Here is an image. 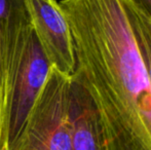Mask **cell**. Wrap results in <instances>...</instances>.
Segmentation results:
<instances>
[{
    "instance_id": "cell-1",
    "label": "cell",
    "mask_w": 151,
    "mask_h": 150,
    "mask_svg": "<svg viewBox=\"0 0 151 150\" xmlns=\"http://www.w3.org/2000/svg\"><path fill=\"white\" fill-rule=\"evenodd\" d=\"M105 150H151V86L123 0L59 1Z\"/></svg>"
},
{
    "instance_id": "cell-2",
    "label": "cell",
    "mask_w": 151,
    "mask_h": 150,
    "mask_svg": "<svg viewBox=\"0 0 151 150\" xmlns=\"http://www.w3.org/2000/svg\"><path fill=\"white\" fill-rule=\"evenodd\" d=\"M69 85L70 76L52 67L24 130L9 150H72Z\"/></svg>"
},
{
    "instance_id": "cell-3",
    "label": "cell",
    "mask_w": 151,
    "mask_h": 150,
    "mask_svg": "<svg viewBox=\"0 0 151 150\" xmlns=\"http://www.w3.org/2000/svg\"><path fill=\"white\" fill-rule=\"evenodd\" d=\"M52 65L31 31L8 90L0 119V150H9L20 137L43 88Z\"/></svg>"
},
{
    "instance_id": "cell-4",
    "label": "cell",
    "mask_w": 151,
    "mask_h": 150,
    "mask_svg": "<svg viewBox=\"0 0 151 150\" xmlns=\"http://www.w3.org/2000/svg\"><path fill=\"white\" fill-rule=\"evenodd\" d=\"M34 33L52 68L71 76L76 61L70 27L57 0H27Z\"/></svg>"
},
{
    "instance_id": "cell-5",
    "label": "cell",
    "mask_w": 151,
    "mask_h": 150,
    "mask_svg": "<svg viewBox=\"0 0 151 150\" xmlns=\"http://www.w3.org/2000/svg\"><path fill=\"white\" fill-rule=\"evenodd\" d=\"M32 21L27 0H0V110L22 58L31 31ZM1 119V115H0Z\"/></svg>"
},
{
    "instance_id": "cell-6",
    "label": "cell",
    "mask_w": 151,
    "mask_h": 150,
    "mask_svg": "<svg viewBox=\"0 0 151 150\" xmlns=\"http://www.w3.org/2000/svg\"><path fill=\"white\" fill-rule=\"evenodd\" d=\"M68 117L72 150H105L95 103L75 73L70 76Z\"/></svg>"
},
{
    "instance_id": "cell-7",
    "label": "cell",
    "mask_w": 151,
    "mask_h": 150,
    "mask_svg": "<svg viewBox=\"0 0 151 150\" xmlns=\"http://www.w3.org/2000/svg\"><path fill=\"white\" fill-rule=\"evenodd\" d=\"M123 3H124L127 18H129V23H131L136 43H137L138 48H139L142 62H143V65L145 67L148 80H149V83L151 86V39L149 35L146 33L145 29L143 28L142 24L140 23L139 19L132 11V9L127 6V4L125 3L124 0H123Z\"/></svg>"
},
{
    "instance_id": "cell-8",
    "label": "cell",
    "mask_w": 151,
    "mask_h": 150,
    "mask_svg": "<svg viewBox=\"0 0 151 150\" xmlns=\"http://www.w3.org/2000/svg\"><path fill=\"white\" fill-rule=\"evenodd\" d=\"M124 1L127 4V6L132 9V11L135 14V16L139 19L140 23L142 24L143 28L145 29L146 33L149 35L151 39V17L141 6H139L137 3H135L133 0H124Z\"/></svg>"
},
{
    "instance_id": "cell-9",
    "label": "cell",
    "mask_w": 151,
    "mask_h": 150,
    "mask_svg": "<svg viewBox=\"0 0 151 150\" xmlns=\"http://www.w3.org/2000/svg\"><path fill=\"white\" fill-rule=\"evenodd\" d=\"M151 17V0H133Z\"/></svg>"
},
{
    "instance_id": "cell-10",
    "label": "cell",
    "mask_w": 151,
    "mask_h": 150,
    "mask_svg": "<svg viewBox=\"0 0 151 150\" xmlns=\"http://www.w3.org/2000/svg\"><path fill=\"white\" fill-rule=\"evenodd\" d=\"M0 115H1V110H0Z\"/></svg>"
}]
</instances>
